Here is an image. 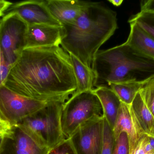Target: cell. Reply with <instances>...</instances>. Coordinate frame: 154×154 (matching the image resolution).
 <instances>
[{"mask_svg": "<svg viewBox=\"0 0 154 154\" xmlns=\"http://www.w3.org/2000/svg\"><path fill=\"white\" fill-rule=\"evenodd\" d=\"M148 136H149V142H150V144H151L152 147L154 149V136L148 135Z\"/></svg>", "mask_w": 154, "mask_h": 154, "instance_id": "cell-31", "label": "cell"}, {"mask_svg": "<svg viewBox=\"0 0 154 154\" xmlns=\"http://www.w3.org/2000/svg\"><path fill=\"white\" fill-rule=\"evenodd\" d=\"M45 3L52 16L61 26L74 23L89 2L78 0H48Z\"/></svg>", "mask_w": 154, "mask_h": 154, "instance_id": "cell-13", "label": "cell"}, {"mask_svg": "<svg viewBox=\"0 0 154 154\" xmlns=\"http://www.w3.org/2000/svg\"><path fill=\"white\" fill-rule=\"evenodd\" d=\"M112 131L115 140L121 133L127 134L129 142V154L145 134L131 105H126L122 102Z\"/></svg>", "mask_w": 154, "mask_h": 154, "instance_id": "cell-11", "label": "cell"}, {"mask_svg": "<svg viewBox=\"0 0 154 154\" xmlns=\"http://www.w3.org/2000/svg\"><path fill=\"white\" fill-rule=\"evenodd\" d=\"M77 83L75 93L93 90L95 81V75L93 70L83 64L72 54H69Z\"/></svg>", "mask_w": 154, "mask_h": 154, "instance_id": "cell-16", "label": "cell"}, {"mask_svg": "<svg viewBox=\"0 0 154 154\" xmlns=\"http://www.w3.org/2000/svg\"><path fill=\"white\" fill-rule=\"evenodd\" d=\"M13 131V127L0 118V137H9Z\"/></svg>", "mask_w": 154, "mask_h": 154, "instance_id": "cell-26", "label": "cell"}, {"mask_svg": "<svg viewBox=\"0 0 154 154\" xmlns=\"http://www.w3.org/2000/svg\"><path fill=\"white\" fill-rule=\"evenodd\" d=\"M13 3L4 0H0V18L4 15L5 12L12 5Z\"/></svg>", "mask_w": 154, "mask_h": 154, "instance_id": "cell-28", "label": "cell"}, {"mask_svg": "<svg viewBox=\"0 0 154 154\" xmlns=\"http://www.w3.org/2000/svg\"><path fill=\"white\" fill-rule=\"evenodd\" d=\"M92 69L94 87H107L110 83L144 82L154 77V60L144 56L124 43L95 56Z\"/></svg>", "mask_w": 154, "mask_h": 154, "instance_id": "cell-3", "label": "cell"}, {"mask_svg": "<svg viewBox=\"0 0 154 154\" xmlns=\"http://www.w3.org/2000/svg\"><path fill=\"white\" fill-rule=\"evenodd\" d=\"M104 116L94 117L81 125L70 137L77 154H101Z\"/></svg>", "mask_w": 154, "mask_h": 154, "instance_id": "cell-8", "label": "cell"}, {"mask_svg": "<svg viewBox=\"0 0 154 154\" xmlns=\"http://www.w3.org/2000/svg\"><path fill=\"white\" fill-rule=\"evenodd\" d=\"M65 102L49 101L44 107L21 123L50 149L65 140L60 122L61 111Z\"/></svg>", "mask_w": 154, "mask_h": 154, "instance_id": "cell-5", "label": "cell"}, {"mask_svg": "<svg viewBox=\"0 0 154 154\" xmlns=\"http://www.w3.org/2000/svg\"><path fill=\"white\" fill-rule=\"evenodd\" d=\"M128 22L136 24L154 39V13L140 12L132 15Z\"/></svg>", "mask_w": 154, "mask_h": 154, "instance_id": "cell-19", "label": "cell"}, {"mask_svg": "<svg viewBox=\"0 0 154 154\" xmlns=\"http://www.w3.org/2000/svg\"><path fill=\"white\" fill-rule=\"evenodd\" d=\"M145 133L148 135L154 134V117L145 103L140 92L131 104Z\"/></svg>", "mask_w": 154, "mask_h": 154, "instance_id": "cell-17", "label": "cell"}, {"mask_svg": "<svg viewBox=\"0 0 154 154\" xmlns=\"http://www.w3.org/2000/svg\"><path fill=\"white\" fill-rule=\"evenodd\" d=\"M153 136H154V134L153 135Z\"/></svg>", "mask_w": 154, "mask_h": 154, "instance_id": "cell-33", "label": "cell"}, {"mask_svg": "<svg viewBox=\"0 0 154 154\" xmlns=\"http://www.w3.org/2000/svg\"><path fill=\"white\" fill-rule=\"evenodd\" d=\"M103 116L101 103L93 90L74 93L64 103L61 111L60 122L65 139L70 138L84 122Z\"/></svg>", "mask_w": 154, "mask_h": 154, "instance_id": "cell-4", "label": "cell"}, {"mask_svg": "<svg viewBox=\"0 0 154 154\" xmlns=\"http://www.w3.org/2000/svg\"><path fill=\"white\" fill-rule=\"evenodd\" d=\"M50 150L21 124L14 127L11 137H5L1 154H47Z\"/></svg>", "mask_w": 154, "mask_h": 154, "instance_id": "cell-9", "label": "cell"}, {"mask_svg": "<svg viewBox=\"0 0 154 154\" xmlns=\"http://www.w3.org/2000/svg\"><path fill=\"white\" fill-rule=\"evenodd\" d=\"M47 154H77L70 138L65 139L57 146L51 148Z\"/></svg>", "mask_w": 154, "mask_h": 154, "instance_id": "cell-25", "label": "cell"}, {"mask_svg": "<svg viewBox=\"0 0 154 154\" xmlns=\"http://www.w3.org/2000/svg\"><path fill=\"white\" fill-rule=\"evenodd\" d=\"M144 82L129 81L110 83L108 87L116 93L121 102L126 105H131L137 94L142 89Z\"/></svg>", "mask_w": 154, "mask_h": 154, "instance_id": "cell-18", "label": "cell"}, {"mask_svg": "<svg viewBox=\"0 0 154 154\" xmlns=\"http://www.w3.org/2000/svg\"><path fill=\"white\" fill-rule=\"evenodd\" d=\"M117 28L116 12L100 3L89 2L74 23L62 26L60 45L92 69L99 49Z\"/></svg>", "mask_w": 154, "mask_h": 154, "instance_id": "cell-2", "label": "cell"}, {"mask_svg": "<svg viewBox=\"0 0 154 154\" xmlns=\"http://www.w3.org/2000/svg\"><path fill=\"white\" fill-rule=\"evenodd\" d=\"M13 66L7 61L0 48V88L5 85Z\"/></svg>", "mask_w": 154, "mask_h": 154, "instance_id": "cell-24", "label": "cell"}, {"mask_svg": "<svg viewBox=\"0 0 154 154\" xmlns=\"http://www.w3.org/2000/svg\"><path fill=\"white\" fill-rule=\"evenodd\" d=\"M28 26L15 13L6 14L1 19L0 48L7 61L12 65L25 49Z\"/></svg>", "mask_w": 154, "mask_h": 154, "instance_id": "cell-7", "label": "cell"}, {"mask_svg": "<svg viewBox=\"0 0 154 154\" xmlns=\"http://www.w3.org/2000/svg\"><path fill=\"white\" fill-rule=\"evenodd\" d=\"M108 2L116 6H119L121 5L124 1L123 0H109Z\"/></svg>", "mask_w": 154, "mask_h": 154, "instance_id": "cell-29", "label": "cell"}, {"mask_svg": "<svg viewBox=\"0 0 154 154\" xmlns=\"http://www.w3.org/2000/svg\"><path fill=\"white\" fill-rule=\"evenodd\" d=\"M141 12L154 13V0H144L141 2Z\"/></svg>", "mask_w": 154, "mask_h": 154, "instance_id": "cell-27", "label": "cell"}, {"mask_svg": "<svg viewBox=\"0 0 154 154\" xmlns=\"http://www.w3.org/2000/svg\"><path fill=\"white\" fill-rule=\"evenodd\" d=\"M101 103L104 117L113 129L121 104V100L109 87H99L93 90Z\"/></svg>", "mask_w": 154, "mask_h": 154, "instance_id": "cell-14", "label": "cell"}, {"mask_svg": "<svg viewBox=\"0 0 154 154\" xmlns=\"http://www.w3.org/2000/svg\"><path fill=\"white\" fill-rule=\"evenodd\" d=\"M5 86L44 101L66 102L77 89L70 56L60 46L24 49Z\"/></svg>", "mask_w": 154, "mask_h": 154, "instance_id": "cell-1", "label": "cell"}, {"mask_svg": "<svg viewBox=\"0 0 154 154\" xmlns=\"http://www.w3.org/2000/svg\"><path fill=\"white\" fill-rule=\"evenodd\" d=\"M112 154H129L128 137L125 133H122L115 140Z\"/></svg>", "mask_w": 154, "mask_h": 154, "instance_id": "cell-22", "label": "cell"}, {"mask_svg": "<svg viewBox=\"0 0 154 154\" xmlns=\"http://www.w3.org/2000/svg\"><path fill=\"white\" fill-rule=\"evenodd\" d=\"M12 12L17 14L28 25L44 24L61 26L51 13L45 1L30 0L13 3L5 14Z\"/></svg>", "mask_w": 154, "mask_h": 154, "instance_id": "cell-10", "label": "cell"}, {"mask_svg": "<svg viewBox=\"0 0 154 154\" xmlns=\"http://www.w3.org/2000/svg\"><path fill=\"white\" fill-rule=\"evenodd\" d=\"M140 93L146 106L154 117V77L144 82Z\"/></svg>", "mask_w": 154, "mask_h": 154, "instance_id": "cell-20", "label": "cell"}, {"mask_svg": "<svg viewBox=\"0 0 154 154\" xmlns=\"http://www.w3.org/2000/svg\"><path fill=\"white\" fill-rule=\"evenodd\" d=\"M48 102L25 96L2 86L0 88V118L14 127L37 113Z\"/></svg>", "mask_w": 154, "mask_h": 154, "instance_id": "cell-6", "label": "cell"}, {"mask_svg": "<svg viewBox=\"0 0 154 154\" xmlns=\"http://www.w3.org/2000/svg\"><path fill=\"white\" fill-rule=\"evenodd\" d=\"M5 137H0V154H2L4 144Z\"/></svg>", "mask_w": 154, "mask_h": 154, "instance_id": "cell-30", "label": "cell"}, {"mask_svg": "<svg viewBox=\"0 0 154 154\" xmlns=\"http://www.w3.org/2000/svg\"><path fill=\"white\" fill-rule=\"evenodd\" d=\"M1 19H0V24H1Z\"/></svg>", "mask_w": 154, "mask_h": 154, "instance_id": "cell-32", "label": "cell"}, {"mask_svg": "<svg viewBox=\"0 0 154 154\" xmlns=\"http://www.w3.org/2000/svg\"><path fill=\"white\" fill-rule=\"evenodd\" d=\"M130 154H154V149L150 144L148 135L144 134L141 137Z\"/></svg>", "mask_w": 154, "mask_h": 154, "instance_id": "cell-23", "label": "cell"}, {"mask_svg": "<svg viewBox=\"0 0 154 154\" xmlns=\"http://www.w3.org/2000/svg\"><path fill=\"white\" fill-rule=\"evenodd\" d=\"M130 31L125 43L146 57L154 60V39L134 23H129Z\"/></svg>", "mask_w": 154, "mask_h": 154, "instance_id": "cell-15", "label": "cell"}, {"mask_svg": "<svg viewBox=\"0 0 154 154\" xmlns=\"http://www.w3.org/2000/svg\"><path fill=\"white\" fill-rule=\"evenodd\" d=\"M61 37L62 26L44 24L28 25L25 49L60 46Z\"/></svg>", "mask_w": 154, "mask_h": 154, "instance_id": "cell-12", "label": "cell"}, {"mask_svg": "<svg viewBox=\"0 0 154 154\" xmlns=\"http://www.w3.org/2000/svg\"><path fill=\"white\" fill-rule=\"evenodd\" d=\"M115 142L112 129L104 117L103 145L101 154H112Z\"/></svg>", "mask_w": 154, "mask_h": 154, "instance_id": "cell-21", "label": "cell"}]
</instances>
